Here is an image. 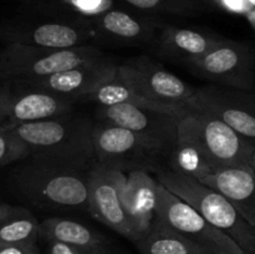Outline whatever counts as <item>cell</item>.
<instances>
[{
    "label": "cell",
    "mask_w": 255,
    "mask_h": 254,
    "mask_svg": "<svg viewBox=\"0 0 255 254\" xmlns=\"http://www.w3.org/2000/svg\"><path fill=\"white\" fill-rule=\"evenodd\" d=\"M254 153L253 142L209 112L193 110L182 119L166 168L199 179L232 164H251Z\"/></svg>",
    "instance_id": "6da1fadb"
},
{
    "label": "cell",
    "mask_w": 255,
    "mask_h": 254,
    "mask_svg": "<svg viewBox=\"0 0 255 254\" xmlns=\"http://www.w3.org/2000/svg\"><path fill=\"white\" fill-rule=\"evenodd\" d=\"M95 121L76 112L42 121L9 125L30 149V158L50 166L89 172L97 166L92 129Z\"/></svg>",
    "instance_id": "7a4b0ae2"
},
{
    "label": "cell",
    "mask_w": 255,
    "mask_h": 254,
    "mask_svg": "<svg viewBox=\"0 0 255 254\" xmlns=\"http://www.w3.org/2000/svg\"><path fill=\"white\" fill-rule=\"evenodd\" d=\"M89 172L60 168L30 158L14 169L11 181L20 196L37 208L89 212Z\"/></svg>",
    "instance_id": "3957f363"
},
{
    "label": "cell",
    "mask_w": 255,
    "mask_h": 254,
    "mask_svg": "<svg viewBox=\"0 0 255 254\" xmlns=\"http://www.w3.org/2000/svg\"><path fill=\"white\" fill-rule=\"evenodd\" d=\"M156 178L162 186L193 207L201 216L233 239L246 254H255V227L216 189L198 179L168 168L159 169Z\"/></svg>",
    "instance_id": "277c9868"
},
{
    "label": "cell",
    "mask_w": 255,
    "mask_h": 254,
    "mask_svg": "<svg viewBox=\"0 0 255 254\" xmlns=\"http://www.w3.org/2000/svg\"><path fill=\"white\" fill-rule=\"evenodd\" d=\"M39 15L0 25V39L6 44L24 46L69 49L92 45L91 20L52 6H37Z\"/></svg>",
    "instance_id": "5b68a950"
},
{
    "label": "cell",
    "mask_w": 255,
    "mask_h": 254,
    "mask_svg": "<svg viewBox=\"0 0 255 254\" xmlns=\"http://www.w3.org/2000/svg\"><path fill=\"white\" fill-rule=\"evenodd\" d=\"M95 45L50 49L6 44L0 52V80H37L104 56Z\"/></svg>",
    "instance_id": "8992f818"
},
{
    "label": "cell",
    "mask_w": 255,
    "mask_h": 254,
    "mask_svg": "<svg viewBox=\"0 0 255 254\" xmlns=\"http://www.w3.org/2000/svg\"><path fill=\"white\" fill-rule=\"evenodd\" d=\"M97 166L124 173L153 172L167 167V161L128 128L97 120L92 129Z\"/></svg>",
    "instance_id": "52a82bcc"
},
{
    "label": "cell",
    "mask_w": 255,
    "mask_h": 254,
    "mask_svg": "<svg viewBox=\"0 0 255 254\" xmlns=\"http://www.w3.org/2000/svg\"><path fill=\"white\" fill-rule=\"evenodd\" d=\"M116 77L147 99L163 105L194 110L196 87L186 84L148 56L127 59L117 67Z\"/></svg>",
    "instance_id": "ba28073f"
},
{
    "label": "cell",
    "mask_w": 255,
    "mask_h": 254,
    "mask_svg": "<svg viewBox=\"0 0 255 254\" xmlns=\"http://www.w3.org/2000/svg\"><path fill=\"white\" fill-rule=\"evenodd\" d=\"M157 218L209 253L246 254L233 239L161 183L158 186Z\"/></svg>",
    "instance_id": "9c48e42d"
},
{
    "label": "cell",
    "mask_w": 255,
    "mask_h": 254,
    "mask_svg": "<svg viewBox=\"0 0 255 254\" xmlns=\"http://www.w3.org/2000/svg\"><path fill=\"white\" fill-rule=\"evenodd\" d=\"M96 117L131 129L167 162L178 143L179 125L183 119L132 105L99 106Z\"/></svg>",
    "instance_id": "30bf717a"
},
{
    "label": "cell",
    "mask_w": 255,
    "mask_h": 254,
    "mask_svg": "<svg viewBox=\"0 0 255 254\" xmlns=\"http://www.w3.org/2000/svg\"><path fill=\"white\" fill-rule=\"evenodd\" d=\"M187 69L209 84L255 89V49L247 42L223 39Z\"/></svg>",
    "instance_id": "8fae6325"
},
{
    "label": "cell",
    "mask_w": 255,
    "mask_h": 254,
    "mask_svg": "<svg viewBox=\"0 0 255 254\" xmlns=\"http://www.w3.org/2000/svg\"><path fill=\"white\" fill-rule=\"evenodd\" d=\"M75 102L21 81L0 82V120L6 125L42 121L74 111Z\"/></svg>",
    "instance_id": "7c38bea8"
},
{
    "label": "cell",
    "mask_w": 255,
    "mask_h": 254,
    "mask_svg": "<svg viewBox=\"0 0 255 254\" xmlns=\"http://www.w3.org/2000/svg\"><path fill=\"white\" fill-rule=\"evenodd\" d=\"M127 174L116 169L96 166L89 172V213L132 243L138 237L132 228L125 211L122 193Z\"/></svg>",
    "instance_id": "4fadbf2b"
},
{
    "label": "cell",
    "mask_w": 255,
    "mask_h": 254,
    "mask_svg": "<svg viewBox=\"0 0 255 254\" xmlns=\"http://www.w3.org/2000/svg\"><path fill=\"white\" fill-rule=\"evenodd\" d=\"M196 111H206L255 144V89L208 84L196 87Z\"/></svg>",
    "instance_id": "5bb4252c"
},
{
    "label": "cell",
    "mask_w": 255,
    "mask_h": 254,
    "mask_svg": "<svg viewBox=\"0 0 255 254\" xmlns=\"http://www.w3.org/2000/svg\"><path fill=\"white\" fill-rule=\"evenodd\" d=\"M117 67L119 65L114 60L104 55L99 59L87 61L72 69L64 70L44 79L25 80L21 82L76 102L82 101L99 87L112 81L117 75Z\"/></svg>",
    "instance_id": "9a60e30c"
},
{
    "label": "cell",
    "mask_w": 255,
    "mask_h": 254,
    "mask_svg": "<svg viewBox=\"0 0 255 254\" xmlns=\"http://www.w3.org/2000/svg\"><path fill=\"white\" fill-rule=\"evenodd\" d=\"M94 41L111 46H153L158 31L166 22L156 17L111 9L90 17Z\"/></svg>",
    "instance_id": "2e32d148"
},
{
    "label": "cell",
    "mask_w": 255,
    "mask_h": 254,
    "mask_svg": "<svg viewBox=\"0 0 255 254\" xmlns=\"http://www.w3.org/2000/svg\"><path fill=\"white\" fill-rule=\"evenodd\" d=\"M223 39L207 30L164 24L152 47L158 56L188 67Z\"/></svg>",
    "instance_id": "e0dca14e"
},
{
    "label": "cell",
    "mask_w": 255,
    "mask_h": 254,
    "mask_svg": "<svg viewBox=\"0 0 255 254\" xmlns=\"http://www.w3.org/2000/svg\"><path fill=\"white\" fill-rule=\"evenodd\" d=\"M223 194L237 211L255 227V172L252 164H232L198 179Z\"/></svg>",
    "instance_id": "ac0fdd59"
},
{
    "label": "cell",
    "mask_w": 255,
    "mask_h": 254,
    "mask_svg": "<svg viewBox=\"0 0 255 254\" xmlns=\"http://www.w3.org/2000/svg\"><path fill=\"white\" fill-rule=\"evenodd\" d=\"M158 186L159 182L149 172L133 171L127 173L122 202L138 241L151 229L157 218Z\"/></svg>",
    "instance_id": "d6986e66"
},
{
    "label": "cell",
    "mask_w": 255,
    "mask_h": 254,
    "mask_svg": "<svg viewBox=\"0 0 255 254\" xmlns=\"http://www.w3.org/2000/svg\"><path fill=\"white\" fill-rule=\"evenodd\" d=\"M40 238L59 241L80 249L85 254H112L110 241L91 227L62 217H50L40 222Z\"/></svg>",
    "instance_id": "ffe728a7"
},
{
    "label": "cell",
    "mask_w": 255,
    "mask_h": 254,
    "mask_svg": "<svg viewBox=\"0 0 255 254\" xmlns=\"http://www.w3.org/2000/svg\"><path fill=\"white\" fill-rule=\"evenodd\" d=\"M84 102H95L99 106H112V105H132L142 109L154 110V111L166 112L174 116L184 117L189 112L193 111L186 106H176V105H163L147 99L143 95L134 91L131 86L126 85L115 77L112 81L107 82L104 86L99 87L96 91L90 94L82 100Z\"/></svg>",
    "instance_id": "44dd1931"
},
{
    "label": "cell",
    "mask_w": 255,
    "mask_h": 254,
    "mask_svg": "<svg viewBox=\"0 0 255 254\" xmlns=\"http://www.w3.org/2000/svg\"><path fill=\"white\" fill-rule=\"evenodd\" d=\"M139 254H212L189 242L159 218L151 229L137 242Z\"/></svg>",
    "instance_id": "7402d4cb"
},
{
    "label": "cell",
    "mask_w": 255,
    "mask_h": 254,
    "mask_svg": "<svg viewBox=\"0 0 255 254\" xmlns=\"http://www.w3.org/2000/svg\"><path fill=\"white\" fill-rule=\"evenodd\" d=\"M40 222L24 207L0 204V243H36Z\"/></svg>",
    "instance_id": "603a6c76"
},
{
    "label": "cell",
    "mask_w": 255,
    "mask_h": 254,
    "mask_svg": "<svg viewBox=\"0 0 255 254\" xmlns=\"http://www.w3.org/2000/svg\"><path fill=\"white\" fill-rule=\"evenodd\" d=\"M139 11L188 17L208 10V0H124Z\"/></svg>",
    "instance_id": "cb8c5ba5"
},
{
    "label": "cell",
    "mask_w": 255,
    "mask_h": 254,
    "mask_svg": "<svg viewBox=\"0 0 255 254\" xmlns=\"http://www.w3.org/2000/svg\"><path fill=\"white\" fill-rule=\"evenodd\" d=\"M30 149L9 125L0 128V167L29 158Z\"/></svg>",
    "instance_id": "d4e9b609"
},
{
    "label": "cell",
    "mask_w": 255,
    "mask_h": 254,
    "mask_svg": "<svg viewBox=\"0 0 255 254\" xmlns=\"http://www.w3.org/2000/svg\"><path fill=\"white\" fill-rule=\"evenodd\" d=\"M59 2L60 10L87 17H92L114 7L111 0H59Z\"/></svg>",
    "instance_id": "484cf974"
},
{
    "label": "cell",
    "mask_w": 255,
    "mask_h": 254,
    "mask_svg": "<svg viewBox=\"0 0 255 254\" xmlns=\"http://www.w3.org/2000/svg\"><path fill=\"white\" fill-rule=\"evenodd\" d=\"M0 254H41L36 243H0Z\"/></svg>",
    "instance_id": "4316f807"
},
{
    "label": "cell",
    "mask_w": 255,
    "mask_h": 254,
    "mask_svg": "<svg viewBox=\"0 0 255 254\" xmlns=\"http://www.w3.org/2000/svg\"><path fill=\"white\" fill-rule=\"evenodd\" d=\"M46 254H85L80 249L59 241H47Z\"/></svg>",
    "instance_id": "83f0119b"
},
{
    "label": "cell",
    "mask_w": 255,
    "mask_h": 254,
    "mask_svg": "<svg viewBox=\"0 0 255 254\" xmlns=\"http://www.w3.org/2000/svg\"><path fill=\"white\" fill-rule=\"evenodd\" d=\"M247 16H248V20L251 21L252 26H253L254 30H255V11L248 12V14H247Z\"/></svg>",
    "instance_id": "f1b7e54d"
},
{
    "label": "cell",
    "mask_w": 255,
    "mask_h": 254,
    "mask_svg": "<svg viewBox=\"0 0 255 254\" xmlns=\"http://www.w3.org/2000/svg\"><path fill=\"white\" fill-rule=\"evenodd\" d=\"M251 164H252V167H253V169H254V172H255V153H254L253 158H252V162H251Z\"/></svg>",
    "instance_id": "f546056e"
},
{
    "label": "cell",
    "mask_w": 255,
    "mask_h": 254,
    "mask_svg": "<svg viewBox=\"0 0 255 254\" xmlns=\"http://www.w3.org/2000/svg\"><path fill=\"white\" fill-rule=\"evenodd\" d=\"M4 126H6V124H5V122H2L1 120H0V128H1V127H4Z\"/></svg>",
    "instance_id": "4dcf8cb0"
},
{
    "label": "cell",
    "mask_w": 255,
    "mask_h": 254,
    "mask_svg": "<svg viewBox=\"0 0 255 254\" xmlns=\"http://www.w3.org/2000/svg\"><path fill=\"white\" fill-rule=\"evenodd\" d=\"M26 1H29V2H32V1H35V0H26Z\"/></svg>",
    "instance_id": "1f68e13d"
}]
</instances>
